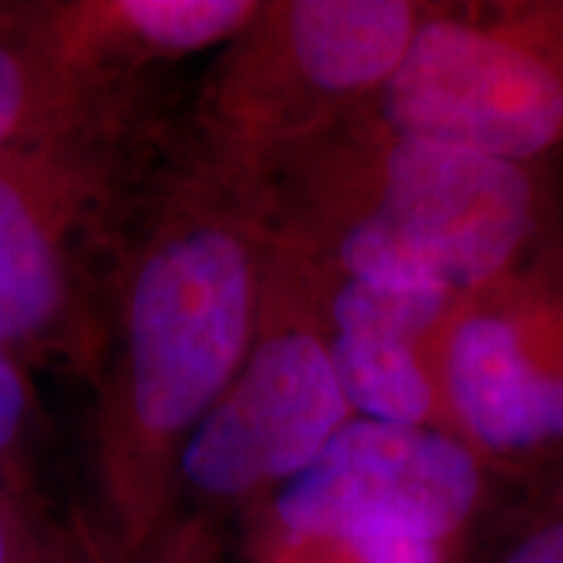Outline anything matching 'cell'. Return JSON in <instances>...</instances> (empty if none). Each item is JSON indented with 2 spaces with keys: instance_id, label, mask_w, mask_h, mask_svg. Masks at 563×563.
Segmentation results:
<instances>
[{
  "instance_id": "cell-1",
  "label": "cell",
  "mask_w": 563,
  "mask_h": 563,
  "mask_svg": "<svg viewBox=\"0 0 563 563\" xmlns=\"http://www.w3.org/2000/svg\"><path fill=\"white\" fill-rule=\"evenodd\" d=\"M269 249L258 180L180 136L118 274L89 389L79 527L100 563H146L183 446L249 357Z\"/></svg>"
},
{
  "instance_id": "cell-2",
  "label": "cell",
  "mask_w": 563,
  "mask_h": 563,
  "mask_svg": "<svg viewBox=\"0 0 563 563\" xmlns=\"http://www.w3.org/2000/svg\"><path fill=\"white\" fill-rule=\"evenodd\" d=\"M256 180L272 243L300 264L467 295L543 245L563 173L399 136L363 110Z\"/></svg>"
},
{
  "instance_id": "cell-3",
  "label": "cell",
  "mask_w": 563,
  "mask_h": 563,
  "mask_svg": "<svg viewBox=\"0 0 563 563\" xmlns=\"http://www.w3.org/2000/svg\"><path fill=\"white\" fill-rule=\"evenodd\" d=\"M180 150L159 81L0 154V344L91 389L121 266Z\"/></svg>"
},
{
  "instance_id": "cell-4",
  "label": "cell",
  "mask_w": 563,
  "mask_h": 563,
  "mask_svg": "<svg viewBox=\"0 0 563 563\" xmlns=\"http://www.w3.org/2000/svg\"><path fill=\"white\" fill-rule=\"evenodd\" d=\"M350 418L306 274L272 243L249 357L183 446L146 563H214L222 527L262 509Z\"/></svg>"
},
{
  "instance_id": "cell-5",
  "label": "cell",
  "mask_w": 563,
  "mask_h": 563,
  "mask_svg": "<svg viewBox=\"0 0 563 563\" xmlns=\"http://www.w3.org/2000/svg\"><path fill=\"white\" fill-rule=\"evenodd\" d=\"M433 0H262L180 112L186 150L253 175L363 112Z\"/></svg>"
},
{
  "instance_id": "cell-6",
  "label": "cell",
  "mask_w": 563,
  "mask_h": 563,
  "mask_svg": "<svg viewBox=\"0 0 563 563\" xmlns=\"http://www.w3.org/2000/svg\"><path fill=\"white\" fill-rule=\"evenodd\" d=\"M365 110L399 136L443 150L559 167L563 0H433Z\"/></svg>"
},
{
  "instance_id": "cell-7",
  "label": "cell",
  "mask_w": 563,
  "mask_h": 563,
  "mask_svg": "<svg viewBox=\"0 0 563 563\" xmlns=\"http://www.w3.org/2000/svg\"><path fill=\"white\" fill-rule=\"evenodd\" d=\"M443 431L501 483L563 460V251L460 295L426 342Z\"/></svg>"
},
{
  "instance_id": "cell-8",
  "label": "cell",
  "mask_w": 563,
  "mask_h": 563,
  "mask_svg": "<svg viewBox=\"0 0 563 563\" xmlns=\"http://www.w3.org/2000/svg\"><path fill=\"white\" fill-rule=\"evenodd\" d=\"M498 485L501 481L439 426L352 415L258 511L295 545H454L467 540Z\"/></svg>"
},
{
  "instance_id": "cell-9",
  "label": "cell",
  "mask_w": 563,
  "mask_h": 563,
  "mask_svg": "<svg viewBox=\"0 0 563 563\" xmlns=\"http://www.w3.org/2000/svg\"><path fill=\"white\" fill-rule=\"evenodd\" d=\"M295 264L306 274L316 321L352 415L443 428L426 342L460 295L342 277L298 258Z\"/></svg>"
},
{
  "instance_id": "cell-10",
  "label": "cell",
  "mask_w": 563,
  "mask_h": 563,
  "mask_svg": "<svg viewBox=\"0 0 563 563\" xmlns=\"http://www.w3.org/2000/svg\"><path fill=\"white\" fill-rule=\"evenodd\" d=\"M68 53L112 79H152L191 55L220 51L262 0H47Z\"/></svg>"
},
{
  "instance_id": "cell-11",
  "label": "cell",
  "mask_w": 563,
  "mask_h": 563,
  "mask_svg": "<svg viewBox=\"0 0 563 563\" xmlns=\"http://www.w3.org/2000/svg\"><path fill=\"white\" fill-rule=\"evenodd\" d=\"M152 79H110L68 53L47 0L0 3V154L129 100Z\"/></svg>"
},
{
  "instance_id": "cell-12",
  "label": "cell",
  "mask_w": 563,
  "mask_h": 563,
  "mask_svg": "<svg viewBox=\"0 0 563 563\" xmlns=\"http://www.w3.org/2000/svg\"><path fill=\"white\" fill-rule=\"evenodd\" d=\"M464 563H563V460L498 485L464 540Z\"/></svg>"
},
{
  "instance_id": "cell-13",
  "label": "cell",
  "mask_w": 563,
  "mask_h": 563,
  "mask_svg": "<svg viewBox=\"0 0 563 563\" xmlns=\"http://www.w3.org/2000/svg\"><path fill=\"white\" fill-rule=\"evenodd\" d=\"M47 422L32 368L0 344V485L40 509L55 511L45 490Z\"/></svg>"
},
{
  "instance_id": "cell-14",
  "label": "cell",
  "mask_w": 563,
  "mask_h": 563,
  "mask_svg": "<svg viewBox=\"0 0 563 563\" xmlns=\"http://www.w3.org/2000/svg\"><path fill=\"white\" fill-rule=\"evenodd\" d=\"M0 563H100L74 522L0 485Z\"/></svg>"
},
{
  "instance_id": "cell-15",
  "label": "cell",
  "mask_w": 563,
  "mask_h": 563,
  "mask_svg": "<svg viewBox=\"0 0 563 563\" xmlns=\"http://www.w3.org/2000/svg\"><path fill=\"white\" fill-rule=\"evenodd\" d=\"M548 241H551L555 249L563 251V180H561V196H559V207H555V217L551 230H548Z\"/></svg>"
},
{
  "instance_id": "cell-16",
  "label": "cell",
  "mask_w": 563,
  "mask_h": 563,
  "mask_svg": "<svg viewBox=\"0 0 563 563\" xmlns=\"http://www.w3.org/2000/svg\"><path fill=\"white\" fill-rule=\"evenodd\" d=\"M214 563H217V561H214Z\"/></svg>"
}]
</instances>
